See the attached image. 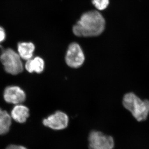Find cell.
Returning <instances> with one entry per match:
<instances>
[{
	"mask_svg": "<svg viewBox=\"0 0 149 149\" xmlns=\"http://www.w3.org/2000/svg\"><path fill=\"white\" fill-rule=\"evenodd\" d=\"M123 104L137 121L141 122L146 120L149 114V100H143L134 93H130L123 97Z\"/></svg>",
	"mask_w": 149,
	"mask_h": 149,
	"instance_id": "cell-2",
	"label": "cell"
},
{
	"mask_svg": "<svg viewBox=\"0 0 149 149\" xmlns=\"http://www.w3.org/2000/svg\"><path fill=\"white\" fill-rule=\"evenodd\" d=\"M85 59V55L80 45L74 42L70 44L65 56L66 64L72 68H77L83 64Z\"/></svg>",
	"mask_w": 149,
	"mask_h": 149,
	"instance_id": "cell-5",
	"label": "cell"
},
{
	"mask_svg": "<svg viewBox=\"0 0 149 149\" xmlns=\"http://www.w3.org/2000/svg\"><path fill=\"white\" fill-rule=\"evenodd\" d=\"M21 58L19 54L11 48L3 51L0 60L6 72L12 75L21 73L24 69Z\"/></svg>",
	"mask_w": 149,
	"mask_h": 149,
	"instance_id": "cell-3",
	"label": "cell"
},
{
	"mask_svg": "<svg viewBox=\"0 0 149 149\" xmlns=\"http://www.w3.org/2000/svg\"><path fill=\"white\" fill-rule=\"evenodd\" d=\"M0 47H1V46H0Z\"/></svg>",
	"mask_w": 149,
	"mask_h": 149,
	"instance_id": "cell-15",
	"label": "cell"
},
{
	"mask_svg": "<svg viewBox=\"0 0 149 149\" xmlns=\"http://www.w3.org/2000/svg\"><path fill=\"white\" fill-rule=\"evenodd\" d=\"M92 3L97 9L104 10L109 5V0H93Z\"/></svg>",
	"mask_w": 149,
	"mask_h": 149,
	"instance_id": "cell-12",
	"label": "cell"
},
{
	"mask_svg": "<svg viewBox=\"0 0 149 149\" xmlns=\"http://www.w3.org/2000/svg\"><path fill=\"white\" fill-rule=\"evenodd\" d=\"M89 149H113L114 141L113 137L99 131L93 130L89 136Z\"/></svg>",
	"mask_w": 149,
	"mask_h": 149,
	"instance_id": "cell-4",
	"label": "cell"
},
{
	"mask_svg": "<svg viewBox=\"0 0 149 149\" xmlns=\"http://www.w3.org/2000/svg\"><path fill=\"white\" fill-rule=\"evenodd\" d=\"M29 109L25 106L18 104L15 105L11 112L12 118L15 122L23 123L26 122L29 116Z\"/></svg>",
	"mask_w": 149,
	"mask_h": 149,
	"instance_id": "cell-8",
	"label": "cell"
},
{
	"mask_svg": "<svg viewBox=\"0 0 149 149\" xmlns=\"http://www.w3.org/2000/svg\"><path fill=\"white\" fill-rule=\"evenodd\" d=\"M10 115L5 110L0 108V135H4L8 133L12 124Z\"/></svg>",
	"mask_w": 149,
	"mask_h": 149,
	"instance_id": "cell-11",
	"label": "cell"
},
{
	"mask_svg": "<svg viewBox=\"0 0 149 149\" xmlns=\"http://www.w3.org/2000/svg\"><path fill=\"white\" fill-rule=\"evenodd\" d=\"M35 49V45L31 42H20L17 45L18 54L24 60L32 58Z\"/></svg>",
	"mask_w": 149,
	"mask_h": 149,
	"instance_id": "cell-9",
	"label": "cell"
},
{
	"mask_svg": "<svg viewBox=\"0 0 149 149\" xmlns=\"http://www.w3.org/2000/svg\"><path fill=\"white\" fill-rule=\"evenodd\" d=\"M69 118L66 113L57 111L43 120V125L46 127L58 130H63L67 127Z\"/></svg>",
	"mask_w": 149,
	"mask_h": 149,
	"instance_id": "cell-6",
	"label": "cell"
},
{
	"mask_svg": "<svg viewBox=\"0 0 149 149\" xmlns=\"http://www.w3.org/2000/svg\"><path fill=\"white\" fill-rule=\"evenodd\" d=\"M6 37V34L5 30L1 26H0V44L5 40Z\"/></svg>",
	"mask_w": 149,
	"mask_h": 149,
	"instance_id": "cell-13",
	"label": "cell"
},
{
	"mask_svg": "<svg viewBox=\"0 0 149 149\" xmlns=\"http://www.w3.org/2000/svg\"><path fill=\"white\" fill-rule=\"evenodd\" d=\"M5 149H28L26 147L24 146H19V145H10L7 147Z\"/></svg>",
	"mask_w": 149,
	"mask_h": 149,
	"instance_id": "cell-14",
	"label": "cell"
},
{
	"mask_svg": "<svg viewBox=\"0 0 149 149\" xmlns=\"http://www.w3.org/2000/svg\"><path fill=\"white\" fill-rule=\"evenodd\" d=\"M26 97L24 91L18 86H8L4 91V99L8 103L21 104L25 100Z\"/></svg>",
	"mask_w": 149,
	"mask_h": 149,
	"instance_id": "cell-7",
	"label": "cell"
},
{
	"mask_svg": "<svg viewBox=\"0 0 149 149\" xmlns=\"http://www.w3.org/2000/svg\"><path fill=\"white\" fill-rule=\"evenodd\" d=\"M105 20L97 11L91 10L82 15L72 28L73 33L79 37L99 36L105 27Z\"/></svg>",
	"mask_w": 149,
	"mask_h": 149,
	"instance_id": "cell-1",
	"label": "cell"
},
{
	"mask_svg": "<svg viewBox=\"0 0 149 149\" xmlns=\"http://www.w3.org/2000/svg\"><path fill=\"white\" fill-rule=\"evenodd\" d=\"M25 69L30 73L35 72L40 73L43 72L45 68L44 60L40 57L37 56L27 61L25 65Z\"/></svg>",
	"mask_w": 149,
	"mask_h": 149,
	"instance_id": "cell-10",
	"label": "cell"
}]
</instances>
